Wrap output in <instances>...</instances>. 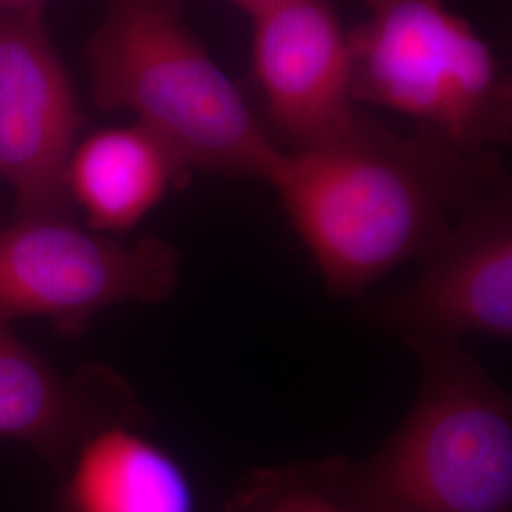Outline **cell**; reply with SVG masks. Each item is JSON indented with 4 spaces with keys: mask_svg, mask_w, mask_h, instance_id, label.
<instances>
[{
    "mask_svg": "<svg viewBox=\"0 0 512 512\" xmlns=\"http://www.w3.org/2000/svg\"><path fill=\"white\" fill-rule=\"evenodd\" d=\"M93 103L128 110L190 169L268 183L281 148L184 18V0H105L88 46Z\"/></svg>",
    "mask_w": 512,
    "mask_h": 512,
    "instance_id": "3",
    "label": "cell"
},
{
    "mask_svg": "<svg viewBox=\"0 0 512 512\" xmlns=\"http://www.w3.org/2000/svg\"><path fill=\"white\" fill-rule=\"evenodd\" d=\"M414 351L423 380L395 435L296 469L351 512H512L511 399L459 344Z\"/></svg>",
    "mask_w": 512,
    "mask_h": 512,
    "instance_id": "2",
    "label": "cell"
},
{
    "mask_svg": "<svg viewBox=\"0 0 512 512\" xmlns=\"http://www.w3.org/2000/svg\"><path fill=\"white\" fill-rule=\"evenodd\" d=\"M63 512H194V494L173 456L118 421L78 446Z\"/></svg>",
    "mask_w": 512,
    "mask_h": 512,
    "instance_id": "11",
    "label": "cell"
},
{
    "mask_svg": "<svg viewBox=\"0 0 512 512\" xmlns=\"http://www.w3.org/2000/svg\"><path fill=\"white\" fill-rule=\"evenodd\" d=\"M190 171L164 139L133 122L76 143L67 192L88 228L112 236L135 228Z\"/></svg>",
    "mask_w": 512,
    "mask_h": 512,
    "instance_id": "10",
    "label": "cell"
},
{
    "mask_svg": "<svg viewBox=\"0 0 512 512\" xmlns=\"http://www.w3.org/2000/svg\"><path fill=\"white\" fill-rule=\"evenodd\" d=\"M109 374L67 378L0 325V437L65 459L97 429L126 420Z\"/></svg>",
    "mask_w": 512,
    "mask_h": 512,
    "instance_id": "9",
    "label": "cell"
},
{
    "mask_svg": "<svg viewBox=\"0 0 512 512\" xmlns=\"http://www.w3.org/2000/svg\"><path fill=\"white\" fill-rule=\"evenodd\" d=\"M226 512H351L319 490L296 467L249 476L226 503Z\"/></svg>",
    "mask_w": 512,
    "mask_h": 512,
    "instance_id": "12",
    "label": "cell"
},
{
    "mask_svg": "<svg viewBox=\"0 0 512 512\" xmlns=\"http://www.w3.org/2000/svg\"><path fill=\"white\" fill-rule=\"evenodd\" d=\"M268 183L327 289L348 296L423 260L505 179L494 152L429 129L397 133L363 112L338 141L283 150Z\"/></svg>",
    "mask_w": 512,
    "mask_h": 512,
    "instance_id": "1",
    "label": "cell"
},
{
    "mask_svg": "<svg viewBox=\"0 0 512 512\" xmlns=\"http://www.w3.org/2000/svg\"><path fill=\"white\" fill-rule=\"evenodd\" d=\"M48 0H0V8L4 10H29V8H38L46 6Z\"/></svg>",
    "mask_w": 512,
    "mask_h": 512,
    "instance_id": "13",
    "label": "cell"
},
{
    "mask_svg": "<svg viewBox=\"0 0 512 512\" xmlns=\"http://www.w3.org/2000/svg\"><path fill=\"white\" fill-rule=\"evenodd\" d=\"M0 224H2V217H0Z\"/></svg>",
    "mask_w": 512,
    "mask_h": 512,
    "instance_id": "15",
    "label": "cell"
},
{
    "mask_svg": "<svg viewBox=\"0 0 512 512\" xmlns=\"http://www.w3.org/2000/svg\"><path fill=\"white\" fill-rule=\"evenodd\" d=\"M253 71L289 150L348 135L363 110L353 92L349 33L325 0H275L251 14Z\"/></svg>",
    "mask_w": 512,
    "mask_h": 512,
    "instance_id": "8",
    "label": "cell"
},
{
    "mask_svg": "<svg viewBox=\"0 0 512 512\" xmlns=\"http://www.w3.org/2000/svg\"><path fill=\"white\" fill-rule=\"evenodd\" d=\"M179 270L162 239L124 243L73 215L16 219L0 224V325L38 315L76 332L112 306L164 300Z\"/></svg>",
    "mask_w": 512,
    "mask_h": 512,
    "instance_id": "5",
    "label": "cell"
},
{
    "mask_svg": "<svg viewBox=\"0 0 512 512\" xmlns=\"http://www.w3.org/2000/svg\"><path fill=\"white\" fill-rule=\"evenodd\" d=\"M378 319L412 349L465 336L511 340L512 209L509 186L459 217L423 258V270L378 306Z\"/></svg>",
    "mask_w": 512,
    "mask_h": 512,
    "instance_id": "7",
    "label": "cell"
},
{
    "mask_svg": "<svg viewBox=\"0 0 512 512\" xmlns=\"http://www.w3.org/2000/svg\"><path fill=\"white\" fill-rule=\"evenodd\" d=\"M44 12L0 8V175L12 186L16 219L74 209L67 165L82 114Z\"/></svg>",
    "mask_w": 512,
    "mask_h": 512,
    "instance_id": "6",
    "label": "cell"
},
{
    "mask_svg": "<svg viewBox=\"0 0 512 512\" xmlns=\"http://www.w3.org/2000/svg\"><path fill=\"white\" fill-rule=\"evenodd\" d=\"M232 2L238 4L239 8H243L247 14H251L256 8H262V6L275 2V0H232Z\"/></svg>",
    "mask_w": 512,
    "mask_h": 512,
    "instance_id": "14",
    "label": "cell"
},
{
    "mask_svg": "<svg viewBox=\"0 0 512 512\" xmlns=\"http://www.w3.org/2000/svg\"><path fill=\"white\" fill-rule=\"evenodd\" d=\"M348 31L357 103H370L461 147L494 152L511 137V84L492 46L450 0H363Z\"/></svg>",
    "mask_w": 512,
    "mask_h": 512,
    "instance_id": "4",
    "label": "cell"
}]
</instances>
